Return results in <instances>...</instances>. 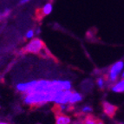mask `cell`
<instances>
[{"mask_svg": "<svg viewBox=\"0 0 124 124\" xmlns=\"http://www.w3.org/2000/svg\"><path fill=\"white\" fill-rule=\"evenodd\" d=\"M56 93L45 92H31L23 95V103L30 107H39L52 102Z\"/></svg>", "mask_w": 124, "mask_h": 124, "instance_id": "obj_1", "label": "cell"}, {"mask_svg": "<svg viewBox=\"0 0 124 124\" xmlns=\"http://www.w3.org/2000/svg\"><path fill=\"white\" fill-rule=\"evenodd\" d=\"M124 70V62L122 60L117 61L115 63H113L109 67L108 73L106 75V80L108 84H113L119 80V77H121L122 71Z\"/></svg>", "mask_w": 124, "mask_h": 124, "instance_id": "obj_2", "label": "cell"}, {"mask_svg": "<svg viewBox=\"0 0 124 124\" xmlns=\"http://www.w3.org/2000/svg\"><path fill=\"white\" fill-rule=\"evenodd\" d=\"M45 49V45L43 40L38 37H35L33 39L30 40L25 44L23 47V51L29 54H41Z\"/></svg>", "mask_w": 124, "mask_h": 124, "instance_id": "obj_3", "label": "cell"}, {"mask_svg": "<svg viewBox=\"0 0 124 124\" xmlns=\"http://www.w3.org/2000/svg\"><path fill=\"white\" fill-rule=\"evenodd\" d=\"M71 92H72V90H62L56 92L55 94V95H54V99L52 103L55 104V106L69 104Z\"/></svg>", "mask_w": 124, "mask_h": 124, "instance_id": "obj_4", "label": "cell"}, {"mask_svg": "<svg viewBox=\"0 0 124 124\" xmlns=\"http://www.w3.org/2000/svg\"><path fill=\"white\" fill-rule=\"evenodd\" d=\"M101 108H102V111H103V113L108 116V117H110V118L114 117V116H116V112H117V107L108 101H102V103H101Z\"/></svg>", "mask_w": 124, "mask_h": 124, "instance_id": "obj_5", "label": "cell"}, {"mask_svg": "<svg viewBox=\"0 0 124 124\" xmlns=\"http://www.w3.org/2000/svg\"><path fill=\"white\" fill-rule=\"evenodd\" d=\"M72 118L68 114H61L56 113L55 118V124H71Z\"/></svg>", "mask_w": 124, "mask_h": 124, "instance_id": "obj_6", "label": "cell"}, {"mask_svg": "<svg viewBox=\"0 0 124 124\" xmlns=\"http://www.w3.org/2000/svg\"><path fill=\"white\" fill-rule=\"evenodd\" d=\"M83 95L80 93V92H78V91H74L72 90V92H71V95H70V102H69V104L71 106H76L77 104L80 103L81 101H83Z\"/></svg>", "mask_w": 124, "mask_h": 124, "instance_id": "obj_7", "label": "cell"}, {"mask_svg": "<svg viewBox=\"0 0 124 124\" xmlns=\"http://www.w3.org/2000/svg\"><path fill=\"white\" fill-rule=\"evenodd\" d=\"M109 89L114 93H124V79L121 78L120 80L111 84Z\"/></svg>", "mask_w": 124, "mask_h": 124, "instance_id": "obj_8", "label": "cell"}, {"mask_svg": "<svg viewBox=\"0 0 124 124\" xmlns=\"http://www.w3.org/2000/svg\"><path fill=\"white\" fill-rule=\"evenodd\" d=\"M99 122V119L93 116L92 115L83 116V120H82V124H97Z\"/></svg>", "mask_w": 124, "mask_h": 124, "instance_id": "obj_9", "label": "cell"}, {"mask_svg": "<svg viewBox=\"0 0 124 124\" xmlns=\"http://www.w3.org/2000/svg\"><path fill=\"white\" fill-rule=\"evenodd\" d=\"M56 110H57L56 113H61V114H67L68 112H70L74 108V107L70 104H63V105L56 106Z\"/></svg>", "mask_w": 124, "mask_h": 124, "instance_id": "obj_10", "label": "cell"}, {"mask_svg": "<svg viewBox=\"0 0 124 124\" xmlns=\"http://www.w3.org/2000/svg\"><path fill=\"white\" fill-rule=\"evenodd\" d=\"M95 83H96V86H97L100 89H104L108 85L105 77H97V78H96V81H95Z\"/></svg>", "mask_w": 124, "mask_h": 124, "instance_id": "obj_11", "label": "cell"}, {"mask_svg": "<svg viewBox=\"0 0 124 124\" xmlns=\"http://www.w3.org/2000/svg\"><path fill=\"white\" fill-rule=\"evenodd\" d=\"M92 112H93V108L91 107L90 105H88V104H85V105L82 106L80 108V113L82 115H83V116L91 115Z\"/></svg>", "mask_w": 124, "mask_h": 124, "instance_id": "obj_12", "label": "cell"}, {"mask_svg": "<svg viewBox=\"0 0 124 124\" xmlns=\"http://www.w3.org/2000/svg\"><path fill=\"white\" fill-rule=\"evenodd\" d=\"M52 10H53V5H52V4L46 3L44 6H43V8H42V15L48 16V15H50L52 12Z\"/></svg>", "mask_w": 124, "mask_h": 124, "instance_id": "obj_13", "label": "cell"}, {"mask_svg": "<svg viewBox=\"0 0 124 124\" xmlns=\"http://www.w3.org/2000/svg\"><path fill=\"white\" fill-rule=\"evenodd\" d=\"M35 36H36V32H35V29H30L25 32L24 34V37L26 39L28 40H31L35 38Z\"/></svg>", "mask_w": 124, "mask_h": 124, "instance_id": "obj_14", "label": "cell"}, {"mask_svg": "<svg viewBox=\"0 0 124 124\" xmlns=\"http://www.w3.org/2000/svg\"><path fill=\"white\" fill-rule=\"evenodd\" d=\"M10 10H9V9H5L4 10L1 11L0 12V20L8 17L10 16Z\"/></svg>", "mask_w": 124, "mask_h": 124, "instance_id": "obj_15", "label": "cell"}, {"mask_svg": "<svg viewBox=\"0 0 124 124\" xmlns=\"http://www.w3.org/2000/svg\"><path fill=\"white\" fill-rule=\"evenodd\" d=\"M30 2H31V0H20L19 4H21V5H24V4H29Z\"/></svg>", "mask_w": 124, "mask_h": 124, "instance_id": "obj_16", "label": "cell"}, {"mask_svg": "<svg viewBox=\"0 0 124 124\" xmlns=\"http://www.w3.org/2000/svg\"><path fill=\"white\" fill-rule=\"evenodd\" d=\"M35 32H36V35H39L41 33V29H40L39 27H37V29H35Z\"/></svg>", "mask_w": 124, "mask_h": 124, "instance_id": "obj_17", "label": "cell"}, {"mask_svg": "<svg viewBox=\"0 0 124 124\" xmlns=\"http://www.w3.org/2000/svg\"><path fill=\"white\" fill-rule=\"evenodd\" d=\"M0 124H10L8 122H5V121H2L0 120Z\"/></svg>", "mask_w": 124, "mask_h": 124, "instance_id": "obj_18", "label": "cell"}, {"mask_svg": "<svg viewBox=\"0 0 124 124\" xmlns=\"http://www.w3.org/2000/svg\"><path fill=\"white\" fill-rule=\"evenodd\" d=\"M121 78H122V79H124V70L122 71V75H121Z\"/></svg>", "mask_w": 124, "mask_h": 124, "instance_id": "obj_19", "label": "cell"}, {"mask_svg": "<svg viewBox=\"0 0 124 124\" xmlns=\"http://www.w3.org/2000/svg\"><path fill=\"white\" fill-rule=\"evenodd\" d=\"M97 124H104V122H102V121L99 120V122H98V123H97Z\"/></svg>", "mask_w": 124, "mask_h": 124, "instance_id": "obj_20", "label": "cell"}]
</instances>
